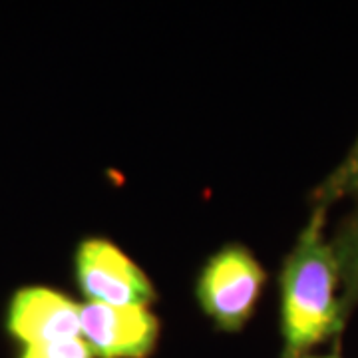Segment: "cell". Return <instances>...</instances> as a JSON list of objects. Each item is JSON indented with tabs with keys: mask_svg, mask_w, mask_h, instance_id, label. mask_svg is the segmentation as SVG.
I'll return each mask as SVG.
<instances>
[{
	"mask_svg": "<svg viewBox=\"0 0 358 358\" xmlns=\"http://www.w3.org/2000/svg\"><path fill=\"white\" fill-rule=\"evenodd\" d=\"M20 358H94L86 343L76 338H64L54 343H42V345L24 346Z\"/></svg>",
	"mask_w": 358,
	"mask_h": 358,
	"instance_id": "cell-8",
	"label": "cell"
},
{
	"mask_svg": "<svg viewBox=\"0 0 358 358\" xmlns=\"http://www.w3.org/2000/svg\"><path fill=\"white\" fill-rule=\"evenodd\" d=\"M341 271V299L345 315L358 305V203L331 241Z\"/></svg>",
	"mask_w": 358,
	"mask_h": 358,
	"instance_id": "cell-6",
	"label": "cell"
},
{
	"mask_svg": "<svg viewBox=\"0 0 358 358\" xmlns=\"http://www.w3.org/2000/svg\"><path fill=\"white\" fill-rule=\"evenodd\" d=\"M76 282L88 303L112 307H150L155 289L140 265L117 245L90 237L74 255Z\"/></svg>",
	"mask_w": 358,
	"mask_h": 358,
	"instance_id": "cell-3",
	"label": "cell"
},
{
	"mask_svg": "<svg viewBox=\"0 0 358 358\" xmlns=\"http://www.w3.org/2000/svg\"><path fill=\"white\" fill-rule=\"evenodd\" d=\"M299 358H336V357H310V355H305V357H299Z\"/></svg>",
	"mask_w": 358,
	"mask_h": 358,
	"instance_id": "cell-9",
	"label": "cell"
},
{
	"mask_svg": "<svg viewBox=\"0 0 358 358\" xmlns=\"http://www.w3.org/2000/svg\"><path fill=\"white\" fill-rule=\"evenodd\" d=\"M265 279L261 263L247 247L225 245L207 259L197 277V303L219 329L241 331L255 313Z\"/></svg>",
	"mask_w": 358,
	"mask_h": 358,
	"instance_id": "cell-2",
	"label": "cell"
},
{
	"mask_svg": "<svg viewBox=\"0 0 358 358\" xmlns=\"http://www.w3.org/2000/svg\"><path fill=\"white\" fill-rule=\"evenodd\" d=\"M159 336V322L150 307H112L84 303L80 338L94 358H148Z\"/></svg>",
	"mask_w": 358,
	"mask_h": 358,
	"instance_id": "cell-4",
	"label": "cell"
},
{
	"mask_svg": "<svg viewBox=\"0 0 358 358\" xmlns=\"http://www.w3.org/2000/svg\"><path fill=\"white\" fill-rule=\"evenodd\" d=\"M76 301L48 287H26L14 294L6 329L24 346L80 336Z\"/></svg>",
	"mask_w": 358,
	"mask_h": 358,
	"instance_id": "cell-5",
	"label": "cell"
},
{
	"mask_svg": "<svg viewBox=\"0 0 358 358\" xmlns=\"http://www.w3.org/2000/svg\"><path fill=\"white\" fill-rule=\"evenodd\" d=\"M343 197H358V138L350 152L315 192V205H329Z\"/></svg>",
	"mask_w": 358,
	"mask_h": 358,
	"instance_id": "cell-7",
	"label": "cell"
},
{
	"mask_svg": "<svg viewBox=\"0 0 358 358\" xmlns=\"http://www.w3.org/2000/svg\"><path fill=\"white\" fill-rule=\"evenodd\" d=\"M327 207L315 205L281 271V333L285 358L310 348L345 327L341 271L333 243L324 237Z\"/></svg>",
	"mask_w": 358,
	"mask_h": 358,
	"instance_id": "cell-1",
	"label": "cell"
}]
</instances>
